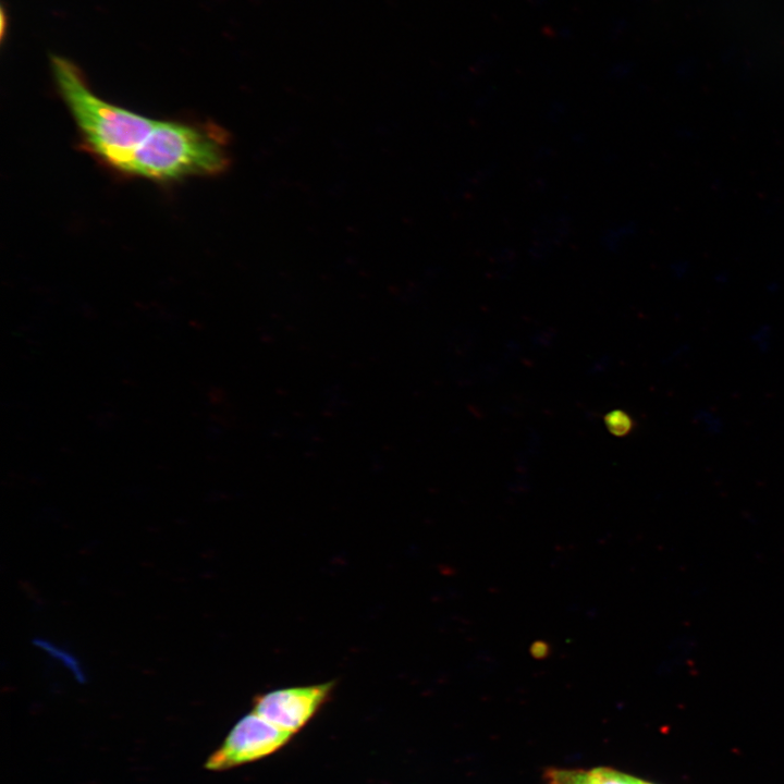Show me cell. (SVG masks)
Returning <instances> with one entry per match:
<instances>
[{"label": "cell", "mask_w": 784, "mask_h": 784, "mask_svg": "<svg viewBox=\"0 0 784 784\" xmlns=\"http://www.w3.org/2000/svg\"><path fill=\"white\" fill-rule=\"evenodd\" d=\"M231 144L230 132L215 122L157 120L122 175L161 183L218 176L232 167Z\"/></svg>", "instance_id": "obj_2"}, {"label": "cell", "mask_w": 784, "mask_h": 784, "mask_svg": "<svg viewBox=\"0 0 784 784\" xmlns=\"http://www.w3.org/2000/svg\"><path fill=\"white\" fill-rule=\"evenodd\" d=\"M51 69L60 96L77 126L82 147L103 166L122 174L157 120L98 97L78 66L63 57L52 56Z\"/></svg>", "instance_id": "obj_1"}, {"label": "cell", "mask_w": 784, "mask_h": 784, "mask_svg": "<svg viewBox=\"0 0 784 784\" xmlns=\"http://www.w3.org/2000/svg\"><path fill=\"white\" fill-rule=\"evenodd\" d=\"M604 424L611 434L616 437H625L629 434L634 427V419L623 409H614L604 416Z\"/></svg>", "instance_id": "obj_6"}, {"label": "cell", "mask_w": 784, "mask_h": 784, "mask_svg": "<svg viewBox=\"0 0 784 784\" xmlns=\"http://www.w3.org/2000/svg\"><path fill=\"white\" fill-rule=\"evenodd\" d=\"M293 736L252 711L233 725L222 744L208 757L205 768L224 771L255 762L282 749Z\"/></svg>", "instance_id": "obj_3"}, {"label": "cell", "mask_w": 784, "mask_h": 784, "mask_svg": "<svg viewBox=\"0 0 784 784\" xmlns=\"http://www.w3.org/2000/svg\"><path fill=\"white\" fill-rule=\"evenodd\" d=\"M638 784H654V783L638 779Z\"/></svg>", "instance_id": "obj_8"}, {"label": "cell", "mask_w": 784, "mask_h": 784, "mask_svg": "<svg viewBox=\"0 0 784 784\" xmlns=\"http://www.w3.org/2000/svg\"><path fill=\"white\" fill-rule=\"evenodd\" d=\"M546 784H638V779L608 767L591 769L548 768Z\"/></svg>", "instance_id": "obj_5"}, {"label": "cell", "mask_w": 784, "mask_h": 784, "mask_svg": "<svg viewBox=\"0 0 784 784\" xmlns=\"http://www.w3.org/2000/svg\"><path fill=\"white\" fill-rule=\"evenodd\" d=\"M335 682L283 687L254 697L252 711L295 735L302 731L327 703Z\"/></svg>", "instance_id": "obj_4"}, {"label": "cell", "mask_w": 784, "mask_h": 784, "mask_svg": "<svg viewBox=\"0 0 784 784\" xmlns=\"http://www.w3.org/2000/svg\"><path fill=\"white\" fill-rule=\"evenodd\" d=\"M550 653V646L548 642L538 640L530 646V654L536 659H544Z\"/></svg>", "instance_id": "obj_7"}]
</instances>
